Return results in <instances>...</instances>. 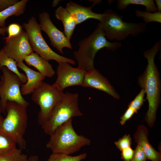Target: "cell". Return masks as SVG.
I'll return each mask as SVG.
<instances>
[{
  "mask_svg": "<svg viewBox=\"0 0 161 161\" xmlns=\"http://www.w3.org/2000/svg\"><path fill=\"white\" fill-rule=\"evenodd\" d=\"M161 40L156 42L143 53L148 64L143 74L138 79V83L146 94L148 103V109L145 120L148 126L152 127L156 119V112L160 100L161 82L159 72L154 63V58L161 49Z\"/></svg>",
  "mask_w": 161,
  "mask_h": 161,
  "instance_id": "cell-1",
  "label": "cell"
},
{
  "mask_svg": "<svg viewBox=\"0 0 161 161\" xmlns=\"http://www.w3.org/2000/svg\"><path fill=\"white\" fill-rule=\"evenodd\" d=\"M78 45V50L74 51L73 54L78 67L86 72L95 68L94 59L99 50L106 48L107 49L114 51L121 47L120 42L108 41L103 31L98 25L91 34L79 42Z\"/></svg>",
  "mask_w": 161,
  "mask_h": 161,
  "instance_id": "cell-2",
  "label": "cell"
},
{
  "mask_svg": "<svg viewBox=\"0 0 161 161\" xmlns=\"http://www.w3.org/2000/svg\"><path fill=\"white\" fill-rule=\"evenodd\" d=\"M49 136L46 146L54 153L69 155L89 145L91 143L89 139L76 132L72 126V119L58 127Z\"/></svg>",
  "mask_w": 161,
  "mask_h": 161,
  "instance_id": "cell-3",
  "label": "cell"
},
{
  "mask_svg": "<svg viewBox=\"0 0 161 161\" xmlns=\"http://www.w3.org/2000/svg\"><path fill=\"white\" fill-rule=\"evenodd\" d=\"M97 25L101 29L106 38L120 41L129 35L136 37L143 33L146 24L142 22H129L123 20V16L111 9H107Z\"/></svg>",
  "mask_w": 161,
  "mask_h": 161,
  "instance_id": "cell-4",
  "label": "cell"
},
{
  "mask_svg": "<svg viewBox=\"0 0 161 161\" xmlns=\"http://www.w3.org/2000/svg\"><path fill=\"white\" fill-rule=\"evenodd\" d=\"M27 107L14 101H7L6 117L0 123V130L10 135L22 150L26 148L24 136L27 125Z\"/></svg>",
  "mask_w": 161,
  "mask_h": 161,
  "instance_id": "cell-5",
  "label": "cell"
},
{
  "mask_svg": "<svg viewBox=\"0 0 161 161\" xmlns=\"http://www.w3.org/2000/svg\"><path fill=\"white\" fill-rule=\"evenodd\" d=\"M78 94L64 93L47 120L41 126L44 133L49 136L59 126L73 117L83 114L78 107Z\"/></svg>",
  "mask_w": 161,
  "mask_h": 161,
  "instance_id": "cell-6",
  "label": "cell"
},
{
  "mask_svg": "<svg viewBox=\"0 0 161 161\" xmlns=\"http://www.w3.org/2000/svg\"><path fill=\"white\" fill-rule=\"evenodd\" d=\"M22 27L25 30L33 51L40 56L48 61L55 60L58 63L66 62L75 64L73 59L58 54L50 48L42 36L39 24L35 17L30 18L27 23L23 24Z\"/></svg>",
  "mask_w": 161,
  "mask_h": 161,
  "instance_id": "cell-7",
  "label": "cell"
},
{
  "mask_svg": "<svg viewBox=\"0 0 161 161\" xmlns=\"http://www.w3.org/2000/svg\"><path fill=\"white\" fill-rule=\"evenodd\" d=\"M64 93L54 83L50 85L43 82L32 93V100L40 108L38 118L40 125L41 126L48 119Z\"/></svg>",
  "mask_w": 161,
  "mask_h": 161,
  "instance_id": "cell-8",
  "label": "cell"
},
{
  "mask_svg": "<svg viewBox=\"0 0 161 161\" xmlns=\"http://www.w3.org/2000/svg\"><path fill=\"white\" fill-rule=\"evenodd\" d=\"M0 80V107L1 112L6 114L5 107L8 100L13 101L27 107L29 104L23 97L21 91L22 83L19 77L7 67L1 69Z\"/></svg>",
  "mask_w": 161,
  "mask_h": 161,
  "instance_id": "cell-9",
  "label": "cell"
},
{
  "mask_svg": "<svg viewBox=\"0 0 161 161\" xmlns=\"http://www.w3.org/2000/svg\"><path fill=\"white\" fill-rule=\"evenodd\" d=\"M2 48L6 55L17 63L23 62L26 57L33 52L25 31L5 41Z\"/></svg>",
  "mask_w": 161,
  "mask_h": 161,
  "instance_id": "cell-10",
  "label": "cell"
},
{
  "mask_svg": "<svg viewBox=\"0 0 161 161\" xmlns=\"http://www.w3.org/2000/svg\"><path fill=\"white\" fill-rule=\"evenodd\" d=\"M38 17L41 30L47 35L53 47L62 54H64L63 49L64 48L72 49L70 41L64 34L53 23L48 12L46 11L42 12L39 14Z\"/></svg>",
  "mask_w": 161,
  "mask_h": 161,
  "instance_id": "cell-11",
  "label": "cell"
},
{
  "mask_svg": "<svg viewBox=\"0 0 161 161\" xmlns=\"http://www.w3.org/2000/svg\"><path fill=\"white\" fill-rule=\"evenodd\" d=\"M85 72L83 69L73 67L68 63L60 62L57 67V78L54 84L63 91L70 86H81Z\"/></svg>",
  "mask_w": 161,
  "mask_h": 161,
  "instance_id": "cell-12",
  "label": "cell"
},
{
  "mask_svg": "<svg viewBox=\"0 0 161 161\" xmlns=\"http://www.w3.org/2000/svg\"><path fill=\"white\" fill-rule=\"evenodd\" d=\"M81 86L104 92L116 99L120 98L119 95L107 78L95 68L86 72Z\"/></svg>",
  "mask_w": 161,
  "mask_h": 161,
  "instance_id": "cell-13",
  "label": "cell"
},
{
  "mask_svg": "<svg viewBox=\"0 0 161 161\" xmlns=\"http://www.w3.org/2000/svg\"><path fill=\"white\" fill-rule=\"evenodd\" d=\"M17 64L18 67L24 71L27 78L26 83L21 85V95H25L32 94L40 86L46 77L38 72L30 68L23 62Z\"/></svg>",
  "mask_w": 161,
  "mask_h": 161,
  "instance_id": "cell-14",
  "label": "cell"
},
{
  "mask_svg": "<svg viewBox=\"0 0 161 161\" xmlns=\"http://www.w3.org/2000/svg\"><path fill=\"white\" fill-rule=\"evenodd\" d=\"M91 7H85L70 1L66 4L65 8L72 16L77 24L90 18L98 20L100 21L103 14L95 13L92 10V7L95 3Z\"/></svg>",
  "mask_w": 161,
  "mask_h": 161,
  "instance_id": "cell-15",
  "label": "cell"
},
{
  "mask_svg": "<svg viewBox=\"0 0 161 161\" xmlns=\"http://www.w3.org/2000/svg\"><path fill=\"white\" fill-rule=\"evenodd\" d=\"M148 131L144 125H139L134 136L135 142L142 147L147 159L151 161H160L161 154L157 151L149 142Z\"/></svg>",
  "mask_w": 161,
  "mask_h": 161,
  "instance_id": "cell-16",
  "label": "cell"
},
{
  "mask_svg": "<svg viewBox=\"0 0 161 161\" xmlns=\"http://www.w3.org/2000/svg\"><path fill=\"white\" fill-rule=\"evenodd\" d=\"M24 61L28 65L34 67L45 77L52 78L55 73L49 61L42 58L36 52H33L27 56Z\"/></svg>",
  "mask_w": 161,
  "mask_h": 161,
  "instance_id": "cell-17",
  "label": "cell"
},
{
  "mask_svg": "<svg viewBox=\"0 0 161 161\" xmlns=\"http://www.w3.org/2000/svg\"><path fill=\"white\" fill-rule=\"evenodd\" d=\"M55 16L57 19L62 23L64 33L70 41L75 28L77 25L75 20L65 8L61 6L58 7L55 11Z\"/></svg>",
  "mask_w": 161,
  "mask_h": 161,
  "instance_id": "cell-18",
  "label": "cell"
},
{
  "mask_svg": "<svg viewBox=\"0 0 161 161\" xmlns=\"http://www.w3.org/2000/svg\"><path fill=\"white\" fill-rule=\"evenodd\" d=\"M28 0H21L14 4L0 11V28L6 27V20L9 17L19 16L23 14Z\"/></svg>",
  "mask_w": 161,
  "mask_h": 161,
  "instance_id": "cell-19",
  "label": "cell"
},
{
  "mask_svg": "<svg viewBox=\"0 0 161 161\" xmlns=\"http://www.w3.org/2000/svg\"><path fill=\"white\" fill-rule=\"evenodd\" d=\"M17 64V62L14 59L6 55L2 49L0 50V69L4 66L6 67L19 77L22 83H25L27 81L26 76L19 71Z\"/></svg>",
  "mask_w": 161,
  "mask_h": 161,
  "instance_id": "cell-20",
  "label": "cell"
},
{
  "mask_svg": "<svg viewBox=\"0 0 161 161\" xmlns=\"http://www.w3.org/2000/svg\"><path fill=\"white\" fill-rule=\"evenodd\" d=\"M130 4L144 6L145 11L151 13L157 11L154 1L153 0H117V7L120 10H125Z\"/></svg>",
  "mask_w": 161,
  "mask_h": 161,
  "instance_id": "cell-21",
  "label": "cell"
},
{
  "mask_svg": "<svg viewBox=\"0 0 161 161\" xmlns=\"http://www.w3.org/2000/svg\"><path fill=\"white\" fill-rule=\"evenodd\" d=\"M15 141L8 134L0 130V155L16 148Z\"/></svg>",
  "mask_w": 161,
  "mask_h": 161,
  "instance_id": "cell-22",
  "label": "cell"
},
{
  "mask_svg": "<svg viewBox=\"0 0 161 161\" xmlns=\"http://www.w3.org/2000/svg\"><path fill=\"white\" fill-rule=\"evenodd\" d=\"M22 150L17 148L0 155V161H27V155L22 152Z\"/></svg>",
  "mask_w": 161,
  "mask_h": 161,
  "instance_id": "cell-23",
  "label": "cell"
},
{
  "mask_svg": "<svg viewBox=\"0 0 161 161\" xmlns=\"http://www.w3.org/2000/svg\"><path fill=\"white\" fill-rule=\"evenodd\" d=\"M87 156L86 153L74 156L65 154L52 153L47 161H81L85 159Z\"/></svg>",
  "mask_w": 161,
  "mask_h": 161,
  "instance_id": "cell-24",
  "label": "cell"
},
{
  "mask_svg": "<svg viewBox=\"0 0 161 161\" xmlns=\"http://www.w3.org/2000/svg\"><path fill=\"white\" fill-rule=\"evenodd\" d=\"M135 14L137 17L142 18L146 24L152 22L161 23V12H157L151 13L136 10Z\"/></svg>",
  "mask_w": 161,
  "mask_h": 161,
  "instance_id": "cell-25",
  "label": "cell"
},
{
  "mask_svg": "<svg viewBox=\"0 0 161 161\" xmlns=\"http://www.w3.org/2000/svg\"><path fill=\"white\" fill-rule=\"evenodd\" d=\"M145 93L144 90L142 89L134 100L131 101L128 106L133 109L136 113H137L146 100V99L144 98Z\"/></svg>",
  "mask_w": 161,
  "mask_h": 161,
  "instance_id": "cell-26",
  "label": "cell"
},
{
  "mask_svg": "<svg viewBox=\"0 0 161 161\" xmlns=\"http://www.w3.org/2000/svg\"><path fill=\"white\" fill-rule=\"evenodd\" d=\"M114 143L117 147L121 151L124 149L131 147L132 143L131 138L129 134H126Z\"/></svg>",
  "mask_w": 161,
  "mask_h": 161,
  "instance_id": "cell-27",
  "label": "cell"
},
{
  "mask_svg": "<svg viewBox=\"0 0 161 161\" xmlns=\"http://www.w3.org/2000/svg\"><path fill=\"white\" fill-rule=\"evenodd\" d=\"M22 27L16 23H13L7 27L8 36L4 38L5 41L19 34L21 32Z\"/></svg>",
  "mask_w": 161,
  "mask_h": 161,
  "instance_id": "cell-28",
  "label": "cell"
},
{
  "mask_svg": "<svg viewBox=\"0 0 161 161\" xmlns=\"http://www.w3.org/2000/svg\"><path fill=\"white\" fill-rule=\"evenodd\" d=\"M134 151V155L131 161H146V157L139 145L137 144Z\"/></svg>",
  "mask_w": 161,
  "mask_h": 161,
  "instance_id": "cell-29",
  "label": "cell"
},
{
  "mask_svg": "<svg viewBox=\"0 0 161 161\" xmlns=\"http://www.w3.org/2000/svg\"><path fill=\"white\" fill-rule=\"evenodd\" d=\"M121 157L124 161H131L134 154V150L130 147L121 151Z\"/></svg>",
  "mask_w": 161,
  "mask_h": 161,
  "instance_id": "cell-30",
  "label": "cell"
},
{
  "mask_svg": "<svg viewBox=\"0 0 161 161\" xmlns=\"http://www.w3.org/2000/svg\"><path fill=\"white\" fill-rule=\"evenodd\" d=\"M135 113H136L135 112L133 109L128 107L124 114L120 118L121 120L120 123L121 125H124L126 122L130 119Z\"/></svg>",
  "mask_w": 161,
  "mask_h": 161,
  "instance_id": "cell-31",
  "label": "cell"
},
{
  "mask_svg": "<svg viewBox=\"0 0 161 161\" xmlns=\"http://www.w3.org/2000/svg\"><path fill=\"white\" fill-rule=\"evenodd\" d=\"M18 0H0V11L18 2Z\"/></svg>",
  "mask_w": 161,
  "mask_h": 161,
  "instance_id": "cell-32",
  "label": "cell"
},
{
  "mask_svg": "<svg viewBox=\"0 0 161 161\" xmlns=\"http://www.w3.org/2000/svg\"><path fill=\"white\" fill-rule=\"evenodd\" d=\"M157 11L161 12V0H155L154 1Z\"/></svg>",
  "mask_w": 161,
  "mask_h": 161,
  "instance_id": "cell-33",
  "label": "cell"
},
{
  "mask_svg": "<svg viewBox=\"0 0 161 161\" xmlns=\"http://www.w3.org/2000/svg\"><path fill=\"white\" fill-rule=\"evenodd\" d=\"M27 161H39L38 157L36 155H31L28 158Z\"/></svg>",
  "mask_w": 161,
  "mask_h": 161,
  "instance_id": "cell-34",
  "label": "cell"
},
{
  "mask_svg": "<svg viewBox=\"0 0 161 161\" xmlns=\"http://www.w3.org/2000/svg\"><path fill=\"white\" fill-rule=\"evenodd\" d=\"M7 31V27L6 26L3 28H0V35L4 36Z\"/></svg>",
  "mask_w": 161,
  "mask_h": 161,
  "instance_id": "cell-35",
  "label": "cell"
},
{
  "mask_svg": "<svg viewBox=\"0 0 161 161\" xmlns=\"http://www.w3.org/2000/svg\"><path fill=\"white\" fill-rule=\"evenodd\" d=\"M58 1L57 0H54L53 1L52 3V6L54 7L57 5L58 3Z\"/></svg>",
  "mask_w": 161,
  "mask_h": 161,
  "instance_id": "cell-36",
  "label": "cell"
},
{
  "mask_svg": "<svg viewBox=\"0 0 161 161\" xmlns=\"http://www.w3.org/2000/svg\"><path fill=\"white\" fill-rule=\"evenodd\" d=\"M1 113L0 112V123L3 119V117H2V116L1 115Z\"/></svg>",
  "mask_w": 161,
  "mask_h": 161,
  "instance_id": "cell-37",
  "label": "cell"
},
{
  "mask_svg": "<svg viewBox=\"0 0 161 161\" xmlns=\"http://www.w3.org/2000/svg\"><path fill=\"white\" fill-rule=\"evenodd\" d=\"M0 112H1V108H0Z\"/></svg>",
  "mask_w": 161,
  "mask_h": 161,
  "instance_id": "cell-38",
  "label": "cell"
}]
</instances>
